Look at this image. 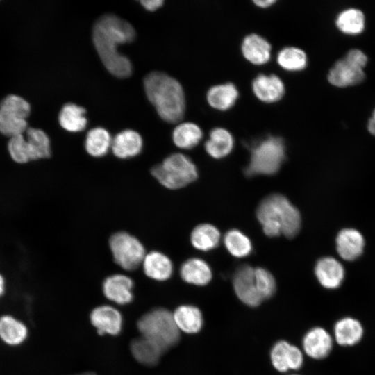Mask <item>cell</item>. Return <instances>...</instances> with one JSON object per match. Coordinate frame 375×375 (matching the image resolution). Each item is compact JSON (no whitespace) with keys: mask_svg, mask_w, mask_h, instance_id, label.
<instances>
[{"mask_svg":"<svg viewBox=\"0 0 375 375\" xmlns=\"http://www.w3.org/2000/svg\"><path fill=\"white\" fill-rule=\"evenodd\" d=\"M143 7L149 11H154L162 6V0H143L140 1Z\"/></svg>","mask_w":375,"mask_h":375,"instance_id":"obj_40","label":"cell"},{"mask_svg":"<svg viewBox=\"0 0 375 375\" xmlns=\"http://www.w3.org/2000/svg\"><path fill=\"white\" fill-rule=\"evenodd\" d=\"M26 140L31 160L47 158L51 156V144L47 135L41 129L28 128Z\"/></svg>","mask_w":375,"mask_h":375,"instance_id":"obj_31","label":"cell"},{"mask_svg":"<svg viewBox=\"0 0 375 375\" xmlns=\"http://www.w3.org/2000/svg\"><path fill=\"white\" fill-rule=\"evenodd\" d=\"M133 282L124 274H113L107 277L103 283L105 297L117 304L130 303L133 298Z\"/></svg>","mask_w":375,"mask_h":375,"instance_id":"obj_15","label":"cell"},{"mask_svg":"<svg viewBox=\"0 0 375 375\" xmlns=\"http://www.w3.org/2000/svg\"><path fill=\"white\" fill-rule=\"evenodd\" d=\"M269 358L274 368L282 373L298 370L303 364V351L284 340L272 346Z\"/></svg>","mask_w":375,"mask_h":375,"instance_id":"obj_9","label":"cell"},{"mask_svg":"<svg viewBox=\"0 0 375 375\" xmlns=\"http://www.w3.org/2000/svg\"><path fill=\"white\" fill-rule=\"evenodd\" d=\"M85 113V109L83 107L72 103H66L59 113V123L67 131H81L87 125Z\"/></svg>","mask_w":375,"mask_h":375,"instance_id":"obj_29","label":"cell"},{"mask_svg":"<svg viewBox=\"0 0 375 375\" xmlns=\"http://www.w3.org/2000/svg\"><path fill=\"white\" fill-rule=\"evenodd\" d=\"M367 128L372 135H375V110H374L372 115L369 120Z\"/></svg>","mask_w":375,"mask_h":375,"instance_id":"obj_42","label":"cell"},{"mask_svg":"<svg viewBox=\"0 0 375 375\" xmlns=\"http://www.w3.org/2000/svg\"><path fill=\"white\" fill-rule=\"evenodd\" d=\"M252 90L260 101L271 103L283 98L285 88L284 83L278 76L260 74L253 80Z\"/></svg>","mask_w":375,"mask_h":375,"instance_id":"obj_12","label":"cell"},{"mask_svg":"<svg viewBox=\"0 0 375 375\" xmlns=\"http://www.w3.org/2000/svg\"><path fill=\"white\" fill-rule=\"evenodd\" d=\"M172 313L176 325L180 331L194 334L201 330L203 317L198 307L192 305H181Z\"/></svg>","mask_w":375,"mask_h":375,"instance_id":"obj_22","label":"cell"},{"mask_svg":"<svg viewBox=\"0 0 375 375\" xmlns=\"http://www.w3.org/2000/svg\"><path fill=\"white\" fill-rule=\"evenodd\" d=\"M255 278L257 289L262 301L272 298L276 292V283L271 272L262 267H256Z\"/></svg>","mask_w":375,"mask_h":375,"instance_id":"obj_36","label":"cell"},{"mask_svg":"<svg viewBox=\"0 0 375 375\" xmlns=\"http://www.w3.org/2000/svg\"><path fill=\"white\" fill-rule=\"evenodd\" d=\"M220 239L219 231L210 224H201L197 226L190 235L192 246L203 251L215 249L219 244Z\"/></svg>","mask_w":375,"mask_h":375,"instance_id":"obj_27","label":"cell"},{"mask_svg":"<svg viewBox=\"0 0 375 375\" xmlns=\"http://www.w3.org/2000/svg\"><path fill=\"white\" fill-rule=\"evenodd\" d=\"M285 160V145L278 136H268L251 150L249 162L244 169L247 176L273 175Z\"/></svg>","mask_w":375,"mask_h":375,"instance_id":"obj_5","label":"cell"},{"mask_svg":"<svg viewBox=\"0 0 375 375\" xmlns=\"http://www.w3.org/2000/svg\"><path fill=\"white\" fill-rule=\"evenodd\" d=\"M241 50L245 59L256 65H264L271 58L270 43L256 33H251L243 39Z\"/></svg>","mask_w":375,"mask_h":375,"instance_id":"obj_18","label":"cell"},{"mask_svg":"<svg viewBox=\"0 0 375 375\" xmlns=\"http://www.w3.org/2000/svg\"><path fill=\"white\" fill-rule=\"evenodd\" d=\"M233 285L237 297L246 306L258 307L263 301L257 289L254 267L244 265L238 268Z\"/></svg>","mask_w":375,"mask_h":375,"instance_id":"obj_8","label":"cell"},{"mask_svg":"<svg viewBox=\"0 0 375 375\" xmlns=\"http://www.w3.org/2000/svg\"><path fill=\"white\" fill-rule=\"evenodd\" d=\"M109 246L115 262L127 271L137 269L146 255L142 242L125 231L113 234L110 238Z\"/></svg>","mask_w":375,"mask_h":375,"instance_id":"obj_7","label":"cell"},{"mask_svg":"<svg viewBox=\"0 0 375 375\" xmlns=\"http://www.w3.org/2000/svg\"><path fill=\"white\" fill-rule=\"evenodd\" d=\"M239 97L237 87L231 82L210 88L206 94L208 104L214 109L225 111L233 107Z\"/></svg>","mask_w":375,"mask_h":375,"instance_id":"obj_24","label":"cell"},{"mask_svg":"<svg viewBox=\"0 0 375 375\" xmlns=\"http://www.w3.org/2000/svg\"><path fill=\"white\" fill-rule=\"evenodd\" d=\"M28 335L26 325L16 317L4 314L0 316V340L10 347L24 343Z\"/></svg>","mask_w":375,"mask_h":375,"instance_id":"obj_19","label":"cell"},{"mask_svg":"<svg viewBox=\"0 0 375 375\" xmlns=\"http://www.w3.org/2000/svg\"><path fill=\"white\" fill-rule=\"evenodd\" d=\"M131 351L137 361L147 366L157 364L165 352L157 343L142 335L131 342Z\"/></svg>","mask_w":375,"mask_h":375,"instance_id":"obj_26","label":"cell"},{"mask_svg":"<svg viewBox=\"0 0 375 375\" xmlns=\"http://www.w3.org/2000/svg\"><path fill=\"white\" fill-rule=\"evenodd\" d=\"M315 275L319 284L328 290L338 288L344 278L343 265L330 256L319 258L315 266Z\"/></svg>","mask_w":375,"mask_h":375,"instance_id":"obj_11","label":"cell"},{"mask_svg":"<svg viewBox=\"0 0 375 375\" xmlns=\"http://www.w3.org/2000/svg\"><path fill=\"white\" fill-rule=\"evenodd\" d=\"M336 249L344 260L353 261L363 253L365 238L360 231L352 228H343L339 231L335 239Z\"/></svg>","mask_w":375,"mask_h":375,"instance_id":"obj_13","label":"cell"},{"mask_svg":"<svg viewBox=\"0 0 375 375\" xmlns=\"http://www.w3.org/2000/svg\"><path fill=\"white\" fill-rule=\"evenodd\" d=\"M112 140L109 132L101 127H96L88 131L85 148L92 156L99 158L105 156L111 149Z\"/></svg>","mask_w":375,"mask_h":375,"instance_id":"obj_30","label":"cell"},{"mask_svg":"<svg viewBox=\"0 0 375 375\" xmlns=\"http://www.w3.org/2000/svg\"><path fill=\"white\" fill-rule=\"evenodd\" d=\"M365 77L363 68L346 57L338 60L330 69L328 81L338 87L353 85L361 82Z\"/></svg>","mask_w":375,"mask_h":375,"instance_id":"obj_14","label":"cell"},{"mask_svg":"<svg viewBox=\"0 0 375 375\" xmlns=\"http://www.w3.org/2000/svg\"><path fill=\"white\" fill-rule=\"evenodd\" d=\"M224 244L228 251L234 257L244 258L252 251L249 238L238 229H231L224 237Z\"/></svg>","mask_w":375,"mask_h":375,"instance_id":"obj_33","label":"cell"},{"mask_svg":"<svg viewBox=\"0 0 375 375\" xmlns=\"http://www.w3.org/2000/svg\"><path fill=\"white\" fill-rule=\"evenodd\" d=\"M135 36L133 26L112 14L101 16L93 26L95 49L106 68L117 77L126 78L132 73L130 60L118 51L117 47L132 42Z\"/></svg>","mask_w":375,"mask_h":375,"instance_id":"obj_1","label":"cell"},{"mask_svg":"<svg viewBox=\"0 0 375 375\" xmlns=\"http://www.w3.org/2000/svg\"><path fill=\"white\" fill-rule=\"evenodd\" d=\"M344 57L362 68L365 66L367 62L366 55L359 49H351Z\"/></svg>","mask_w":375,"mask_h":375,"instance_id":"obj_39","label":"cell"},{"mask_svg":"<svg viewBox=\"0 0 375 375\" xmlns=\"http://www.w3.org/2000/svg\"><path fill=\"white\" fill-rule=\"evenodd\" d=\"M336 25L341 31L345 33L358 34L364 29L365 16L358 9H346L338 15Z\"/></svg>","mask_w":375,"mask_h":375,"instance_id":"obj_34","label":"cell"},{"mask_svg":"<svg viewBox=\"0 0 375 375\" xmlns=\"http://www.w3.org/2000/svg\"><path fill=\"white\" fill-rule=\"evenodd\" d=\"M142 145L141 135L133 130L127 129L115 136L112 140L111 150L116 157L126 159L138 155Z\"/></svg>","mask_w":375,"mask_h":375,"instance_id":"obj_20","label":"cell"},{"mask_svg":"<svg viewBox=\"0 0 375 375\" xmlns=\"http://www.w3.org/2000/svg\"><path fill=\"white\" fill-rule=\"evenodd\" d=\"M276 1L274 0H255L253 1V3L262 8H266L268 7L272 6L273 4H274Z\"/></svg>","mask_w":375,"mask_h":375,"instance_id":"obj_41","label":"cell"},{"mask_svg":"<svg viewBox=\"0 0 375 375\" xmlns=\"http://www.w3.org/2000/svg\"><path fill=\"white\" fill-rule=\"evenodd\" d=\"M142 265L146 276L156 281L167 280L173 273L172 260L165 254L158 251L146 253Z\"/></svg>","mask_w":375,"mask_h":375,"instance_id":"obj_21","label":"cell"},{"mask_svg":"<svg viewBox=\"0 0 375 375\" xmlns=\"http://www.w3.org/2000/svg\"><path fill=\"white\" fill-rule=\"evenodd\" d=\"M76 375H95V374L93 373H84V374H76Z\"/></svg>","mask_w":375,"mask_h":375,"instance_id":"obj_44","label":"cell"},{"mask_svg":"<svg viewBox=\"0 0 375 375\" xmlns=\"http://www.w3.org/2000/svg\"><path fill=\"white\" fill-rule=\"evenodd\" d=\"M138 328L142 335L157 343L165 351L175 346L180 340V331L173 313L163 308H155L138 320Z\"/></svg>","mask_w":375,"mask_h":375,"instance_id":"obj_4","label":"cell"},{"mask_svg":"<svg viewBox=\"0 0 375 375\" xmlns=\"http://www.w3.org/2000/svg\"><path fill=\"white\" fill-rule=\"evenodd\" d=\"M333 342V335L326 329L312 327L303 337V352L312 359L322 360L330 354Z\"/></svg>","mask_w":375,"mask_h":375,"instance_id":"obj_10","label":"cell"},{"mask_svg":"<svg viewBox=\"0 0 375 375\" xmlns=\"http://www.w3.org/2000/svg\"><path fill=\"white\" fill-rule=\"evenodd\" d=\"M27 130V122L0 110V132L10 138L23 134Z\"/></svg>","mask_w":375,"mask_h":375,"instance_id":"obj_37","label":"cell"},{"mask_svg":"<svg viewBox=\"0 0 375 375\" xmlns=\"http://www.w3.org/2000/svg\"><path fill=\"white\" fill-rule=\"evenodd\" d=\"M364 328L360 322L351 317H344L334 324L333 337L334 341L342 347L357 344L362 338Z\"/></svg>","mask_w":375,"mask_h":375,"instance_id":"obj_17","label":"cell"},{"mask_svg":"<svg viewBox=\"0 0 375 375\" xmlns=\"http://www.w3.org/2000/svg\"><path fill=\"white\" fill-rule=\"evenodd\" d=\"M6 289V280L3 276L0 273V299L5 294Z\"/></svg>","mask_w":375,"mask_h":375,"instance_id":"obj_43","label":"cell"},{"mask_svg":"<svg viewBox=\"0 0 375 375\" xmlns=\"http://www.w3.org/2000/svg\"><path fill=\"white\" fill-rule=\"evenodd\" d=\"M256 217L265 234L269 237L283 234L292 238L299 233L301 226L299 210L280 194L265 197L257 208Z\"/></svg>","mask_w":375,"mask_h":375,"instance_id":"obj_3","label":"cell"},{"mask_svg":"<svg viewBox=\"0 0 375 375\" xmlns=\"http://www.w3.org/2000/svg\"><path fill=\"white\" fill-rule=\"evenodd\" d=\"M180 275L185 282L197 286L208 284L212 278L209 265L198 258L185 261L181 267Z\"/></svg>","mask_w":375,"mask_h":375,"instance_id":"obj_23","label":"cell"},{"mask_svg":"<svg viewBox=\"0 0 375 375\" xmlns=\"http://www.w3.org/2000/svg\"><path fill=\"white\" fill-rule=\"evenodd\" d=\"M203 138L201 128L192 122L178 124L172 132L174 144L183 149H190L198 145Z\"/></svg>","mask_w":375,"mask_h":375,"instance_id":"obj_28","label":"cell"},{"mask_svg":"<svg viewBox=\"0 0 375 375\" xmlns=\"http://www.w3.org/2000/svg\"><path fill=\"white\" fill-rule=\"evenodd\" d=\"M153 176L164 187L175 190L186 186L198 177L196 165L187 156L175 153L152 168Z\"/></svg>","mask_w":375,"mask_h":375,"instance_id":"obj_6","label":"cell"},{"mask_svg":"<svg viewBox=\"0 0 375 375\" xmlns=\"http://www.w3.org/2000/svg\"><path fill=\"white\" fill-rule=\"evenodd\" d=\"M92 324L99 334L117 335L122 328L120 312L110 306H101L94 308L90 315Z\"/></svg>","mask_w":375,"mask_h":375,"instance_id":"obj_16","label":"cell"},{"mask_svg":"<svg viewBox=\"0 0 375 375\" xmlns=\"http://www.w3.org/2000/svg\"><path fill=\"white\" fill-rule=\"evenodd\" d=\"M144 88L149 101L164 121L175 124L183 118L185 94L176 79L163 72H152L144 78Z\"/></svg>","mask_w":375,"mask_h":375,"instance_id":"obj_2","label":"cell"},{"mask_svg":"<svg viewBox=\"0 0 375 375\" xmlns=\"http://www.w3.org/2000/svg\"><path fill=\"white\" fill-rule=\"evenodd\" d=\"M0 110L10 115L26 119L31 112L30 104L23 98L10 94L0 103Z\"/></svg>","mask_w":375,"mask_h":375,"instance_id":"obj_35","label":"cell"},{"mask_svg":"<svg viewBox=\"0 0 375 375\" xmlns=\"http://www.w3.org/2000/svg\"><path fill=\"white\" fill-rule=\"evenodd\" d=\"M8 149L11 158L19 164L31 161L29 149L23 134L10 138Z\"/></svg>","mask_w":375,"mask_h":375,"instance_id":"obj_38","label":"cell"},{"mask_svg":"<svg viewBox=\"0 0 375 375\" xmlns=\"http://www.w3.org/2000/svg\"><path fill=\"white\" fill-rule=\"evenodd\" d=\"M290 375H299V374H290Z\"/></svg>","mask_w":375,"mask_h":375,"instance_id":"obj_45","label":"cell"},{"mask_svg":"<svg viewBox=\"0 0 375 375\" xmlns=\"http://www.w3.org/2000/svg\"><path fill=\"white\" fill-rule=\"evenodd\" d=\"M233 146L234 139L232 134L222 127L212 128L204 144L208 154L215 159L227 156L233 150Z\"/></svg>","mask_w":375,"mask_h":375,"instance_id":"obj_25","label":"cell"},{"mask_svg":"<svg viewBox=\"0 0 375 375\" xmlns=\"http://www.w3.org/2000/svg\"><path fill=\"white\" fill-rule=\"evenodd\" d=\"M276 60L283 69L297 72L306 67L308 59L302 49L295 47H285L278 51Z\"/></svg>","mask_w":375,"mask_h":375,"instance_id":"obj_32","label":"cell"}]
</instances>
